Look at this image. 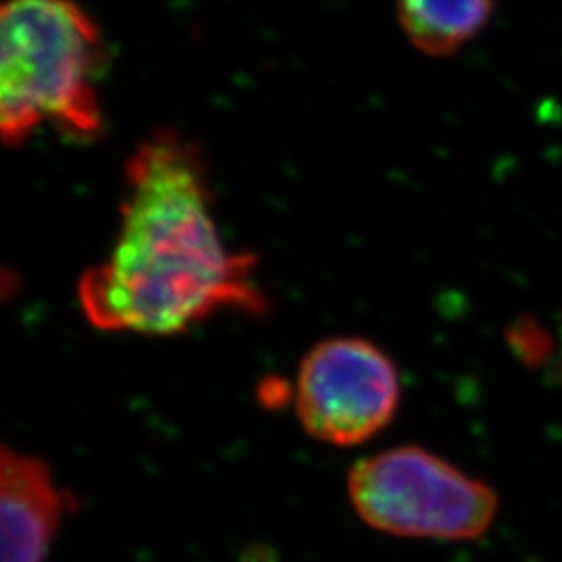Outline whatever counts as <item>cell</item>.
Masks as SVG:
<instances>
[{"instance_id": "obj_7", "label": "cell", "mask_w": 562, "mask_h": 562, "mask_svg": "<svg viewBox=\"0 0 562 562\" xmlns=\"http://www.w3.org/2000/svg\"><path fill=\"white\" fill-rule=\"evenodd\" d=\"M510 346L517 350L519 357H522L525 361L533 362V364L543 359L550 348L546 331L533 323H519L510 331Z\"/></svg>"}, {"instance_id": "obj_4", "label": "cell", "mask_w": 562, "mask_h": 562, "mask_svg": "<svg viewBox=\"0 0 562 562\" xmlns=\"http://www.w3.org/2000/svg\"><path fill=\"white\" fill-rule=\"evenodd\" d=\"M402 382L394 359L361 336H334L302 357L292 387L302 431L336 448L373 440L394 422Z\"/></svg>"}, {"instance_id": "obj_1", "label": "cell", "mask_w": 562, "mask_h": 562, "mask_svg": "<svg viewBox=\"0 0 562 562\" xmlns=\"http://www.w3.org/2000/svg\"><path fill=\"white\" fill-rule=\"evenodd\" d=\"M76 294L94 329L142 338L269 311L257 261L223 236L199 142L169 127L138 142L123 169L113 244L81 273Z\"/></svg>"}, {"instance_id": "obj_3", "label": "cell", "mask_w": 562, "mask_h": 562, "mask_svg": "<svg viewBox=\"0 0 562 562\" xmlns=\"http://www.w3.org/2000/svg\"><path fill=\"white\" fill-rule=\"evenodd\" d=\"M348 498L364 525L406 540H477L498 515V494L422 446H396L355 462Z\"/></svg>"}, {"instance_id": "obj_5", "label": "cell", "mask_w": 562, "mask_h": 562, "mask_svg": "<svg viewBox=\"0 0 562 562\" xmlns=\"http://www.w3.org/2000/svg\"><path fill=\"white\" fill-rule=\"evenodd\" d=\"M71 496L48 462L2 446L0 454V562H46Z\"/></svg>"}, {"instance_id": "obj_2", "label": "cell", "mask_w": 562, "mask_h": 562, "mask_svg": "<svg viewBox=\"0 0 562 562\" xmlns=\"http://www.w3.org/2000/svg\"><path fill=\"white\" fill-rule=\"evenodd\" d=\"M106 59L97 21L76 0L0 7V134L21 146L42 125L69 140L101 138L97 80Z\"/></svg>"}, {"instance_id": "obj_6", "label": "cell", "mask_w": 562, "mask_h": 562, "mask_svg": "<svg viewBox=\"0 0 562 562\" xmlns=\"http://www.w3.org/2000/svg\"><path fill=\"white\" fill-rule=\"evenodd\" d=\"M402 32L427 57H450L492 18L494 0H396Z\"/></svg>"}]
</instances>
